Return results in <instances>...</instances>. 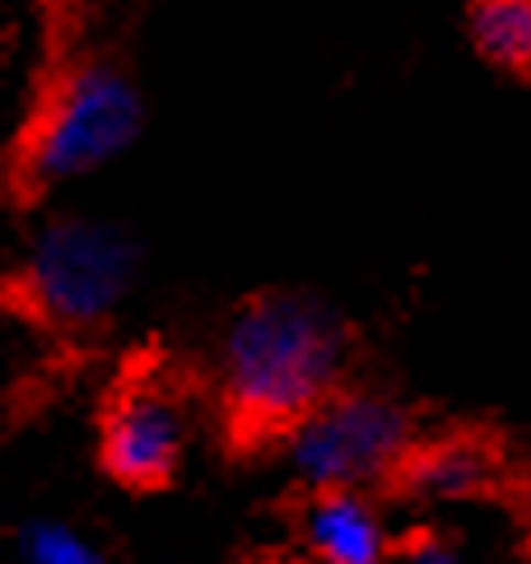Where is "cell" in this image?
I'll return each mask as SVG.
<instances>
[{"instance_id":"cell-1","label":"cell","mask_w":531,"mask_h":564,"mask_svg":"<svg viewBox=\"0 0 531 564\" xmlns=\"http://www.w3.org/2000/svg\"><path fill=\"white\" fill-rule=\"evenodd\" d=\"M350 373L345 317L299 290H271L238 304L219 332L215 388L224 430L238 448L284 443Z\"/></svg>"},{"instance_id":"cell-2","label":"cell","mask_w":531,"mask_h":564,"mask_svg":"<svg viewBox=\"0 0 531 564\" xmlns=\"http://www.w3.org/2000/svg\"><path fill=\"white\" fill-rule=\"evenodd\" d=\"M140 127H145V98L127 66L104 52L61 56L19 127L10 187L33 200L52 187L79 183L117 164L136 145Z\"/></svg>"},{"instance_id":"cell-3","label":"cell","mask_w":531,"mask_h":564,"mask_svg":"<svg viewBox=\"0 0 531 564\" xmlns=\"http://www.w3.org/2000/svg\"><path fill=\"white\" fill-rule=\"evenodd\" d=\"M140 280L136 238L94 215H61L33 234L10 280V304L61 336L104 332Z\"/></svg>"},{"instance_id":"cell-4","label":"cell","mask_w":531,"mask_h":564,"mask_svg":"<svg viewBox=\"0 0 531 564\" xmlns=\"http://www.w3.org/2000/svg\"><path fill=\"white\" fill-rule=\"evenodd\" d=\"M415 443L411 406L378 388H336L284 434V457L308 490H369L401 476Z\"/></svg>"},{"instance_id":"cell-5","label":"cell","mask_w":531,"mask_h":564,"mask_svg":"<svg viewBox=\"0 0 531 564\" xmlns=\"http://www.w3.org/2000/svg\"><path fill=\"white\" fill-rule=\"evenodd\" d=\"M187 453V411L163 382H127L104 411L98 467L127 490L169 486Z\"/></svg>"},{"instance_id":"cell-6","label":"cell","mask_w":531,"mask_h":564,"mask_svg":"<svg viewBox=\"0 0 531 564\" xmlns=\"http://www.w3.org/2000/svg\"><path fill=\"white\" fill-rule=\"evenodd\" d=\"M299 532L303 546L326 564H373L392 555V532L364 490H313Z\"/></svg>"},{"instance_id":"cell-7","label":"cell","mask_w":531,"mask_h":564,"mask_svg":"<svg viewBox=\"0 0 531 564\" xmlns=\"http://www.w3.org/2000/svg\"><path fill=\"white\" fill-rule=\"evenodd\" d=\"M495 476V457L472 438H438V443H415V453L401 467V486L415 499H472L489 486Z\"/></svg>"},{"instance_id":"cell-8","label":"cell","mask_w":531,"mask_h":564,"mask_svg":"<svg viewBox=\"0 0 531 564\" xmlns=\"http://www.w3.org/2000/svg\"><path fill=\"white\" fill-rule=\"evenodd\" d=\"M466 33L495 70L531 79V0H472Z\"/></svg>"},{"instance_id":"cell-9","label":"cell","mask_w":531,"mask_h":564,"mask_svg":"<svg viewBox=\"0 0 531 564\" xmlns=\"http://www.w3.org/2000/svg\"><path fill=\"white\" fill-rule=\"evenodd\" d=\"M19 555L29 564H94L98 546L71 522H29L19 532Z\"/></svg>"},{"instance_id":"cell-10","label":"cell","mask_w":531,"mask_h":564,"mask_svg":"<svg viewBox=\"0 0 531 564\" xmlns=\"http://www.w3.org/2000/svg\"><path fill=\"white\" fill-rule=\"evenodd\" d=\"M411 555H420V560H457V546L453 541H438V536H424V541H415V546H405Z\"/></svg>"},{"instance_id":"cell-11","label":"cell","mask_w":531,"mask_h":564,"mask_svg":"<svg viewBox=\"0 0 531 564\" xmlns=\"http://www.w3.org/2000/svg\"><path fill=\"white\" fill-rule=\"evenodd\" d=\"M518 518H522V532H527V546H531V476L522 480V490H518Z\"/></svg>"},{"instance_id":"cell-12","label":"cell","mask_w":531,"mask_h":564,"mask_svg":"<svg viewBox=\"0 0 531 564\" xmlns=\"http://www.w3.org/2000/svg\"><path fill=\"white\" fill-rule=\"evenodd\" d=\"M71 6V0H47V10H66Z\"/></svg>"}]
</instances>
